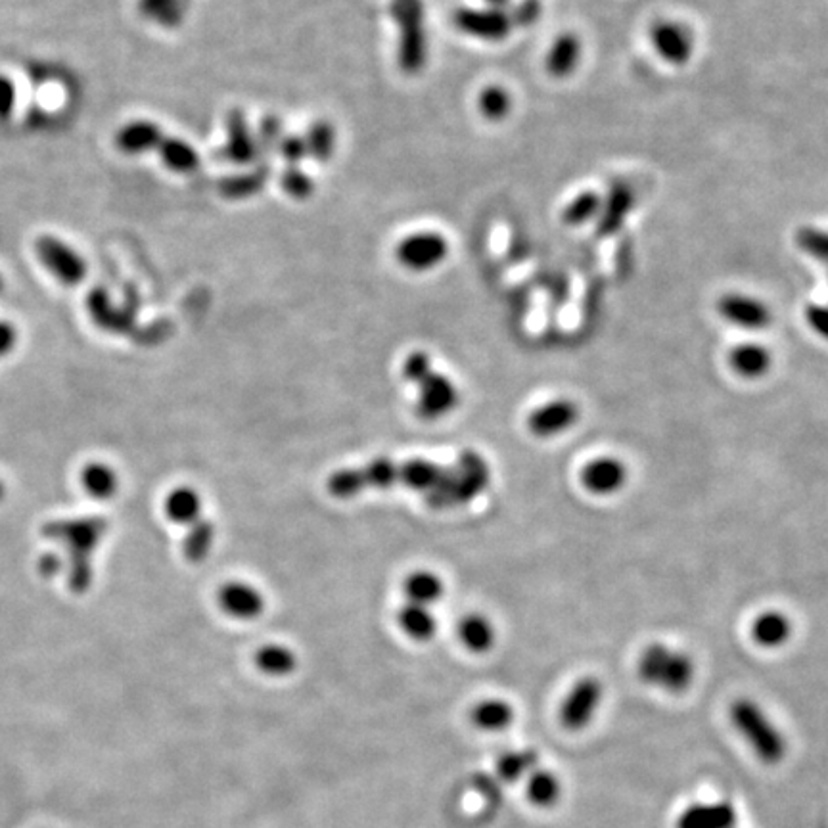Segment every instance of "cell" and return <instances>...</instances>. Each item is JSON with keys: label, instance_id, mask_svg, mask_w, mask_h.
<instances>
[{"label": "cell", "instance_id": "cell-1", "mask_svg": "<svg viewBox=\"0 0 828 828\" xmlns=\"http://www.w3.org/2000/svg\"><path fill=\"white\" fill-rule=\"evenodd\" d=\"M110 524L100 516H87L77 520H56L46 524L43 533L48 539L60 541L68 547V585L73 593H85L91 587V556Z\"/></svg>", "mask_w": 828, "mask_h": 828}, {"label": "cell", "instance_id": "cell-2", "mask_svg": "<svg viewBox=\"0 0 828 828\" xmlns=\"http://www.w3.org/2000/svg\"><path fill=\"white\" fill-rule=\"evenodd\" d=\"M637 675L648 687L683 694L694 683L696 666L689 654L664 643H652L639 656Z\"/></svg>", "mask_w": 828, "mask_h": 828}, {"label": "cell", "instance_id": "cell-3", "mask_svg": "<svg viewBox=\"0 0 828 828\" xmlns=\"http://www.w3.org/2000/svg\"><path fill=\"white\" fill-rule=\"evenodd\" d=\"M729 717L733 727L763 763H781L788 748L786 738L769 719V715L761 710L758 702L750 698H738L731 704Z\"/></svg>", "mask_w": 828, "mask_h": 828}, {"label": "cell", "instance_id": "cell-4", "mask_svg": "<svg viewBox=\"0 0 828 828\" xmlns=\"http://www.w3.org/2000/svg\"><path fill=\"white\" fill-rule=\"evenodd\" d=\"M35 253L46 271L66 286H77L87 276L85 257L58 236H39L35 242Z\"/></svg>", "mask_w": 828, "mask_h": 828}, {"label": "cell", "instance_id": "cell-5", "mask_svg": "<svg viewBox=\"0 0 828 828\" xmlns=\"http://www.w3.org/2000/svg\"><path fill=\"white\" fill-rule=\"evenodd\" d=\"M604 696V687L597 677H583L575 683L560 706V723L564 729L577 733L591 725Z\"/></svg>", "mask_w": 828, "mask_h": 828}, {"label": "cell", "instance_id": "cell-6", "mask_svg": "<svg viewBox=\"0 0 828 828\" xmlns=\"http://www.w3.org/2000/svg\"><path fill=\"white\" fill-rule=\"evenodd\" d=\"M416 388V414L424 420H439L455 411L459 405V388L447 374H439L434 370Z\"/></svg>", "mask_w": 828, "mask_h": 828}, {"label": "cell", "instance_id": "cell-7", "mask_svg": "<svg viewBox=\"0 0 828 828\" xmlns=\"http://www.w3.org/2000/svg\"><path fill=\"white\" fill-rule=\"evenodd\" d=\"M650 43L656 54L671 66L689 64L694 54V35L685 23L660 20L650 27Z\"/></svg>", "mask_w": 828, "mask_h": 828}, {"label": "cell", "instance_id": "cell-8", "mask_svg": "<svg viewBox=\"0 0 828 828\" xmlns=\"http://www.w3.org/2000/svg\"><path fill=\"white\" fill-rule=\"evenodd\" d=\"M579 416L581 411L575 401L558 397L529 413V432L539 439L562 436L574 428L579 422Z\"/></svg>", "mask_w": 828, "mask_h": 828}, {"label": "cell", "instance_id": "cell-9", "mask_svg": "<svg viewBox=\"0 0 828 828\" xmlns=\"http://www.w3.org/2000/svg\"><path fill=\"white\" fill-rule=\"evenodd\" d=\"M449 253L447 240L437 232H418L397 246V261L411 271H430Z\"/></svg>", "mask_w": 828, "mask_h": 828}, {"label": "cell", "instance_id": "cell-10", "mask_svg": "<svg viewBox=\"0 0 828 828\" xmlns=\"http://www.w3.org/2000/svg\"><path fill=\"white\" fill-rule=\"evenodd\" d=\"M715 307L721 319H725L729 324L742 330L756 332V330L769 328L773 322L771 309L761 299L754 298V296L731 292L717 299Z\"/></svg>", "mask_w": 828, "mask_h": 828}, {"label": "cell", "instance_id": "cell-11", "mask_svg": "<svg viewBox=\"0 0 828 828\" xmlns=\"http://www.w3.org/2000/svg\"><path fill=\"white\" fill-rule=\"evenodd\" d=\"M217 602L229 618L238 621L257 620L267 608L265 595L252 583L240 579L227 581L217 593Z\"/></svg>", "mask_w": 828, "mask_h": 828}, {"label": "cell", "instance_id": "cell-12", "mask_svg": "<svg viewBox=\"0 0 828 828\" xmlns=\"http://www.w3.org/2000/svg\"><path fill=\"white\" fill-rule=\"evenodd\" d=\"M629 480V468L623 460L610 455H602L589 460L581 470L583 487L598 497H610L620 493Z\"/></svg>", "mask_w": 828, "mask_h": 828}, {"label": "cell", "instance_id": "cell-13", "mask_svg": "<svg viewBox=\"0 0 828 828\" xmlns=\"http://www.w3.org/2000/svg\"><path fill=\"white\" fill-rule=\"evenodd\" d=\"M455 23L462 33L482 39V41H491V43L505 41L514 29V23L508 12H499L491 8H485V10L464 8L457 12Z\"/></svg>", "mask_w": 828, "mask_h": 828}, {"label": "cell", "instance_id": "cell-14", "mask_svg": "<svg viewBox=\"0 0 828 828\" xmlns=\"http://www.w3.org/2000/svg\"><path fill=\"white\" fill-rule=\"evenodd\" d=\"M163 512L175 526H192L204 518V497L192 485H177L163 499Z\"/></svg>", "mask_w": 828, "mask_h": 828}, {"label": "cell", "instance_id": "cell-15", "mask_svg": "<svg viewBox=\"0 0 828 828\" xmlns=\"http://www.w3.org/2000/svg\"><path fill=\"white\" fill-rule=\"evenodd\" d=\"M163 133L160 127L148 119H135L123 125L115 135V146L127 156H140L160 148Z\"/></svg>", "mask_w": 828, "mask_h": 828}, {"label": "cell", "instance_id": "cell-16", "mask_svg": "<svg viewBox=\"0 0 828 828\" xmlns=\"http://www.w3.org/2000/svg\"><path fill=\"white\" fill-rule=\"evenodd\" d=\"M736 821L738 815L731 802L694 804L679 815L677 828H735Z\"/></svg>", "mask_w": 828, "mask_h": 828}, {"label": "cell", "instance_id": "cell-17", "mask_svg": "<svg viewBox=\"0 0 828 828\" xmlns=\"http://www.w3.org/2000/svg\"><path fill=\"white\" fill-rule=\"evenodd\" d=\"M729 365L740 378L758 380L771 370L773 355L765 345L748 342V344L736 345L731 349Z\"/></svg>", "mask_w": 828, "mask_h": 828}, {"label": "cell", "instance_id": "cell-18", "mask_svg": "<svg viewBox=\"0 0 828 828\" xmlns=\"http://www.w3.org/2000/svg\"><path fill=\"white\" fill-rule=\"evenodd\" d=\"M397 625L399 629L416 643L432 641L437 635L439 623L432 608L407 602L397 610Z\"/></svg>", "mask_w": 828, "mask_h": 828}, {"label": "cell", "instance_id": "cell-19", "mask_svg": "<svg viewBox=\"0 0 828 828\" xmlns=\"http://www.w3.org/2000/svg\"><path fill=\"white\" fill-rule=\"evenodd\" d=\"M794 625L792 620L779 610H767L761 612L758 618L752 623V639L761 648H781L792 639Z\"/></svg>", "mask_w": 828, "mask_h": 828}, {"label": "cell", "instance_id": "cell-20", "mask_svg": "<svg viewBox=\"0 0 828 828\" xmlns=\"http://www.w3.org/2000/svg\"><path fill=\"white\" fill-rule=\"evenodd\" d=\"M581 39L575 33H562L554 43H552L547 58H545V68L551 73L552 77L556 79H566L574 73L579 60H581Z\"/></svg>", "mask_w": 828, "mask_h": 828}, {"label": "cell", "instance_id": "cell-21", "mask_svg": "<svg viewBox=\"0 0 828 828\" xmlns=\"http://www.w3.org/2000/svg\"><path fill=\"white\" fill-rule=\"evenodd\" d=\"M459 639L472 654H487L497 643L495 623L480 612H472L459 621Z\"/></svg>", "mask_w": 828, "mask_h": 828}, {"label": "cell", "instance_id": "cell-22", "mask_svg": "<svg viewBox=\"0 0 828 828\" xmlns=\"http://www.w3.org/2000/svg\"><path fill=\"white\" fill-rule=\"evenodd\" d=\"M407 602L432 608L445 595V581L434 570H414L403 581Z\"/></svg>", "mask_w": 828, "mask_h": 828}, {"label": "cell", "instance_id": "cell-23", "mask_svg": "<svg viewBox=\"0 0 828 828\" xmlns=\"http://www.w3.org/2000/svg\"><path fill=\"white\" fill-rule=\"evenodd\" d=\"M633 207V192L625 184H616L610 194L604 198L602 211L598 215V230L600 234H612L620 229L621 223L629 215Z\"/></svg>", "mask_w": 828, "mask_h": 828}, {"label": "cell", "instance_id": "cell-24", "mask_svg": "<svg viewBox=\"0 0 828 828\" xmlns=\"http://www.w3.org/2000/svg\"><path fill=\"white\" fill-rule=\"evenodd\" d=\"M81 483L87 495L96 501H110L119 491V476L106 462H89L81 470Z\"/></svg>", "mask_w": 828, "mask_h": 828}, {"label": "cell", "instance_id": "cell-25", "mask_svg": "<svg viewBox=\"0 0 828 828\" xmlns=\"http://www.w3.org/2000/svg\"><path fill=\"white\" fill-rule=\"evenodd\" d=\"M470 719L482 731L499 733L512 725L514 708L501 698H485L472 708Z\"/></svg>", "mask_w": 828, "mask_h": 828}, {"label": "cell", "instance_id": "cell-26", "mask_svg": "<svg viewBox=\"0 0 828 828\" xmlns=\"http://www.w3.org/2000/svg\"><path fill=\"white\" fill-rule=\"evenodd\" d=\"M253 662L269 677H286L298 669V654L284 644H265L255 652Z\"/></svg>", "mask_w": 828, "mask_h": 828}, {"label": "cell", "instance_id": "cell-27", "mask_svg": "<svg viewBox=\"0 0 828 828\" xmlns=\"http://www.w3.org/2000/svg\"><path fill=\"white\" fill-rule=\"evenodd\" d=\"M215 524L206 518L188 526V533L183 541V556L188 562H204L215 543Z\"/></svg>", "mask_w": 828, "mask_h": 828}, {"label": "cell", "instance_id": "cell-28", "mask_svg": "<svg viewBox=\"0 0 828 828\" xmlns=\"http://www.w3.org/2000/svg\"><path fill=\"white\" fill-rule=\"evenodd\" d=\"M89 311L94 322L110 332H125L129 330L131 319L125 311H119L112 305L106 292L94 290L89 296Z\"/></svg>", "mask_w": 828, "mask_h": 828}, {"label": "cell", "instance_id": "cell-29", "mask_svg": "<svg viewBox=\"0 0 828 828\" xmlns=\"http://www.w3.org/2000/svg\"><path fill=\"white\" fill-rule=\"evenodd\" d=\"M602 204H604V196H600L595 190L579 192L574 200L564 207L562 221L570 227L587 225V223L598 219V215L602 211Z\"/></svg>", "mask_w": 828, "mask_h": 828}, {"label": "cell", "instance_id": "cell-30", "mask_svg": "<svg viewBox=\"0 0 828 828\" xmlns=\"http://www.w3.org/2000/svg\"><path fill=\"white\" fill-rule=\"evenodd\" d=\"M158 150L163 163L175 173H192L200 163L196 150L181 138H163Z\"/></svg>", "mask_w": 828, "mask_h": 828}, {"label": "cell", "instance_id": "cell-31", "mask_svg": "<svg viewBox=\"0 0 828 828\" xmlns=\"http://www.w3.org/2000/svg\"><path fill=\"white\" fill-rule=\"evenodd\" d=\"M188 4L190 0H140V12L161 27H175L183 22Z\"/></svg>", "mask_w": 828, "mask_h": 828}, {"label": "cell", "instance_id": "cell-32", "mask_svg": "<svg viewBox=\"0 0 828 828\" xmlns=\"http://www.w3.org/2000/svg\"><path fill=\"white\" fill-rule=\"evenodd\" d=\"M562 784L547 769H535L528 779L529 802L537 807H552L560 800Z\"/></svg>", "mask_w": 828, "mask_h": 828}, {"label": "cell", "instance_id": "cell-33", "mask_svg": "<svg viewBox=\"0 0 828 828\" xmlns=\"http://www.w3.org/2000/svg\"><path fill=\"white\" fill-rule=\"evenodd\" d=\"M510 108H512V96L499 85L485 87L480 94V110L491 121L505 119L506 115L510 114Z\"/></svg>", "mask_w": 828, "mask_h": 828}, {"label": "cell", "instance_id": "cell-34", "mask_svg": "<svg viewBox=\"0 0 828 828\" xmlns=\"http://www.w3.org/2000/svg\"><path fill=\"white\" fill-rule=\"evenodd\" d=\"M537 763L535 754L531 752H510L499 759L497 771L503 781L514 782L522 779Z\"/></svg>", "mask_w": 828, "mask_h": 828}, {"label": "cell", "instance_id": "cell-35", "mask_svg": "<svg viewBox=\"0 0 828 828\" xmlns=\"http://www.w3.org/2000/svg\"><path fill=\"white\" fill-rule=\"evenodd\" d=\"M796 244L807 255L828 263V232L825 230L811 229V227L800 229L796 234Z\"/></svg>", "mask_w": 828, "mask_h": 828}, {"label": "cell", "instance_id": "cell-36", "mask_svg": "<svg viewBox=\"0 0 828 828\" xmlns=\"http://www.w3.org/2000/svg\"><path fill=\"white\" fill-rule=\"evenodd\" d=\"M229 158L238 163H250L255 158V142L242 121H232L229 140Z\"/></svg>", "mask_w": 828, "mask_h": 828}, {"label": "cell", "instance_id": "cell-37", "mask_svg": "<svg viewBox=\"0 0 828 828\" xmlns=\"http://www.w3.org/2000/svg\"><path fill=\"white\" fill-rule=\"evenodd\" d=\"M434 372V365L428 353L424 351H414L411 353L405 363H403V378L407 382H411L413 386H418L424 378H428Z\"/></svg>", "mask_w": 828, "mask_h": 828}, {"label": "cell", "instance_id": "cell-38", "mask_svg": "<svg viewBox=\"0 0 828 828\" xmlns=\"http://www.w3.org/2000/svg\"><path fill=\"white\" fill-rule=\"evenodd\" d=\"M307 152H311L315 158L326 160L334 148V133L328 125H317L311 131V137L305 140Z\"/></svg>", "mask_w": 828, "mask_h": 828}, {"label": "cell", "instance_id": "cell-39", "mask_svg": "<svg viewBox=\"0 0 828 828\" xmlns=\"http://www.w3.org/2000/svg\"><path fill=\"white\" fill-rule=\"evenodd\" d=\"M510 18L514 25H522V27H531L541 20L543 14V4L541 0H522L520 4H514L510 8Z\"/></svg>", "mask_w": 828, "mask_h": 828}, {"label": "cell", "instance_id": "cell-40", "mask_svg": "<svg viewBox=\"0 0 828 828\" xmlns=\"http://www.w3.org/2000/svg\"><path fill=\"white\" fill-rule=\"evenodd\" d=\"M805 322L819 338L828 342V303H809L805 307Z\"/></svg>", "mask_w": 828, "mask_h": 828}, {"label": "cell", "instance_id": "cell-41", "mask_svg": "<svg viewBox=\"0 0 828 828\" xmlns=\"http://www.w3.org/2000/svg\"><path fill=\"white\" fill-rule=\"evenodd\" d=\"M282 184H284V188H286L292 196H298V198L307 196V194L311 192V188H313L311 179H309L307 175L299 173L296 169L288 171V175L282 179Z\"/></svg>", "mask_w": 828, "mask_h": 828}, {"label": "cell", "instance_id": "cell-42", "mask_svg": "<svg viewBox=\"0 0 828 828\" xmlns=\"http://www.w3.org/2000/svg\"><path fill=\"white\" fill-rule=\"evenodd\" d=\"M18 345V328L8 321H0V359L8 357Z\"/></svg>", "mask_w": 828, "mask_h": 828}, {"label": "cell", "instance_id": "cell-43", "mask_svg": "<svg viewBox=\"0 0 828 828\" xmlns=\"http://www.w3.org/2000/svg\"><path fill=\"white\" fill-rule=\"evenodd\" d=\"M64 566H66L64 558L60 554H56V552H45L39 558V572H41L43 577H48V579L62 574L64 572Z\"/></svg>", "mask_w": 828, "mask_h": 828}, {"label": "cell", "instance_id": "cell-44", "mask_svg": "<svg viewBox=\"0 0 828 828\" xmlns=\"http://www.w3.org/2000/svg\"><path fill=\"white\" fill-rule=\"evenodd\" d=\"M16 106V89L10 79L0 77V117H8Z\"/></svg>", "mask_w": 828, "mask_h": 828}, {"label": "cell", "instance_id": "cell-45", "mask_svg": "<svg viewBox=\"0 0 828 828\" xmlns=\"http://www.w3.org/2000/svg\"><path fill=\"white\" fill-rule=\"evenodd\" d=\"M282 154L286 160L298 163L303 156H307V144L299 137L288 138L282 142Z\"/></svg>", "mask_w": 828, "mask_h": 828}, {"label": "cell", "instance_id": "cell-46", "mask_svg": "<svg viewBox=\"0 0 828 828\" xmlns=\"http://www.w3.org/2000/svg\"><path fill=\"white\" fill-rule=\"evenodd\" d=\"M487 4V8L491 10H499V12H506V8H512V0H483Z\"/></svg>", "mask_w": 828, "mask_h": 828}, {"label": "cell", "instance_id": "cell-47", "mask_svg": "<svg viewBox=\"0 0 828 828\" xmlns=\"http://www.w3.org/2000/svg\"><path fill=\"white\" fill-rule=\"evenodd\" d=\"M4 495H6V487H4V483L0 480V501L4 499Z\"/></svg>", "mask_w": 828, "mask_h": 828}, {"label": "cell", "instance_id": "cell-48", "mask_svg": "<svg viewBox=\"0 0 828 828\" xmlns=\"http://www.w3.org/2000/svg\"><path fill=\"white\" fill-rule=\"evenodd\" d=\"M2 290H4V280H2V276H0V294H2Z\"/></svg>", "mask_w": 828, "mask_h": 828}]
</instances>
